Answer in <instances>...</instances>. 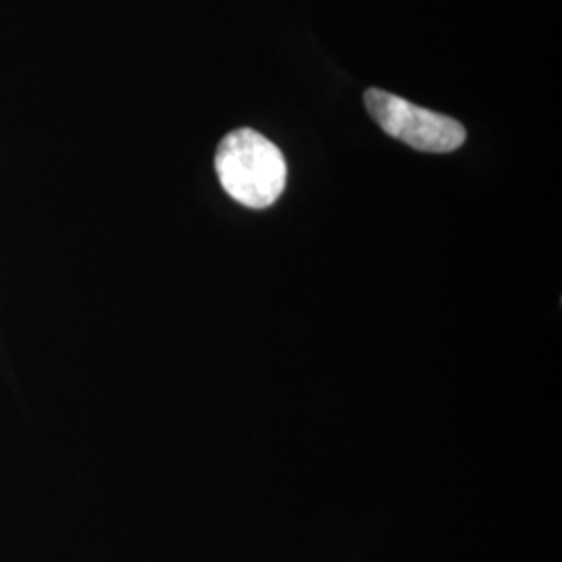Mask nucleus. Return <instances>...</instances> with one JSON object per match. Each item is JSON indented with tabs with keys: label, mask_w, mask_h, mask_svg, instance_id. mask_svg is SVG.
<instances>
[{
	"label": "nucleus",
	"mask_w": 562,
	"mask_h": 562,
	"mask_svg": "<svg viewBox=\"0 0 562 562\" xmlns=\"http://www.w3.org/2000/svg\"><path fill=\"white\" fill-rule=\"evenodd\" d=\"M215 169L223 190L248 209L276 204L288 180V165L280 148L248 127L234 130L223 138Z\"/></svg>",
	"instance_id": "f257e3e1"
},
{
	"label": "nucleus",
	"mask_w": 562,
	"mask_h": 562,
	"mask_svg": "<svg viewBox=\"0 0 562 562\" xmlns=\"http://www.w3.org/2000/svg\"><path fill=\"white\" fill-rule=\"evenodd\" d=\"M364 106L387 136L422 153H452L461 148L467 138L459 121L404 101L385 90H367Z\"/></svg>",
	"instance_id": "f03ea898"
}]
</instances>
